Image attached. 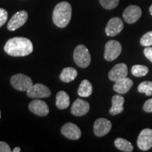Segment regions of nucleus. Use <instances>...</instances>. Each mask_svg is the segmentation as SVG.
<instances>
[{
  "label": "nucleus",
  "instance_id": "nucleus-26",
  "mask_svg": "<svg viewBox=\"0 0 152 152\" xmlns=\"http://www.w3.org/2000/svg\"><path fill=\"white\" fill-rule=\"evenodd\" d=\"M8 19V12L4 9L0 8V28L2 27L7 21Z\"/></svg>",
  "mask_w": 152,
  "mask_h": 152
},
{
  "label": "nucleus",
  "instance_id": "nucleus-25",
  "mask_svg": "<svg viewBox=\"0 0 152 152\" xmlns=\"http://www.w3.org/2000/svg\"><path fill=\"white\" fill-rule=\"evenodd\" d=\"M140 44L142 46L145 47L152 46V30L142 36L140 39Z\"/></svg>",
  "mask_w": 152,
  "mask_h": 152
},
{
  "label": "nucleus",
  "instance_id": "nucleus-16",
  "mask_svg": "<svg viewBox=\"0 0 152 152\" xmlns=\"http://www.w3.org/2000/svg\"><path fill=\"white\" fill-rule=\"evenodd\" d=\"M132 85V80L126 77L115 82L113 85V90L120 94H124L129 92Z\"/></svg>",
  "mask_w": 152,
  "mask_h": 152
},
{
  "label": "nucleus",
  "instance_id": "nucleus-9",
  "mask_svg": "<svg viewBox=\"0 0 152 152\" xmlns=\"http://www.w3.org/2000/svg\"><path fill=\"white\" fill-rule=\"evenodd\" d=\"M142 9L136 5H130L123 11V17L125 21L132 24L137 21L142 16Z\"/></svg>",
  "mask_w": 152,
  "mask_h": 152
},
{
  "label": "nucleus",
  "instance_id": "nucleus-17",
  "mask_svg": "<svg viewBox=\"0 0 152 152\" xmlns=\"http://www.w3.org/2000/svg\"><path fill=\"white\" fill-rule=\"evenodd\" d=\"M112 106L109 110V113L112 115H118L122 113L124 110L123 104L125 102V99L121 95H114L111 99Z\"/></svg>",
  "mask_w": 152,
  "mask_h": 152
},
{
  "label": "nucleus",
  "instance_id": "nucleus-27",
  "mask_svg": "<svg viewBox=\"0 0 152 152\" xmlns=\"http://www.w3.org/2000/svg\"><path fill=\"white\" fill-rule=\"evenodd\" d=\"M143 110L147 113H152V99L146 101L143 106Z\"/></svg>",
  "mask_w": 152,
  "mask_h": 152
},
{
  "label": "nucleus",
  "instance_id": "nucleus-12",
  "mask_svg": "<svg viewBox=\"0 0 152 152\" xmlns=\"http://www.w3.org/2000/svg\"><path fill=\"white\" fill-rule=\"evenodd\" d=\"M61 132L63 135L69 140H77L81 137L80 129L72 123H67L63 125Z\"/></svg>",
  "mask_w": 152,
  "mask_h": 152
},
{
  "label": "nucleus",
  "instance_id": "nucleus-15",
  "mask_svg": "<svg viewBox=\"0 0 152 152\" xmlns=\"http://www.w3.org/2000/svg\"><path fill=\"white\" fill-rule=\"evenodd\" d=\"M90 111V104L82 99H77L72 105L71 113L75 116H83Z\"/></svg>",
  "mask_w": 152,
  "mask_h": 152
},
{
  "label": "nucleus",
  "instance_id": "nucleus-7",
  "mask_svg": "<svg viewBox=\"0 0 152 152\" xmlns=\"http://www.w3.org/2000/svg\"><path fill=\"white\" fill-rule=\"evenodd\" d=\"M137 144L142 151H148L152 147V130L145 128L139 134Z\"/></svg>",
  "mask_w": 152,
  "mask_h": 152
},
{
  "label": "nucleus",
  "instance_id": "nucleus-29",
  "mask_svg": "<svg viewBox=\"0 0 152 152\" xmlns=\"http://www.w3.org/2000/svg\"><path fill=\"white\" fill-rule=\"evenodd\" d=\"M144 56L152 63V47H147V48L144 49Z\"/></svg>",
  "mask_w": 152,
  "mask_h": 152
},
{
  "label": "nucleus",
  "instance_id": "nucleus-11",
  "mask_svg": "<svg viewBox=\"0 0 152 152\" xmlns=\"http://www.w3.org/2000/svg\"><path fill=\"white\" fill-rule=\"evenodd\" d=\"M124 28L123 20L118 17H113L108 22L105 28V33L109 37H114L122 31Z\"/></svg>",
  "mask_w": 152,
  "mask_h": 152
},
{
  "label": "nucleus",
  "instance_id": "nucleus-4",
  "mask_svg": "<svg viewBox=\"0 0 152 152\" xmlns=\"http://www.w3.org/2000/svg\"><path fill=\"white\" fill-rule=\"evenodd\" d=\"M11 84L16 90L26 92L33 85L31 78L21 73L13 75L11 78Z\"/></svg>",
  "mask_w": 152,
  "mask_h": 152
},
{
  "label": "nucleus",
  "instance_id": "nucleus-2",
  "mask_svg": "<svg viewBox=\"0 0 152 152\" xmlns=\"http://www.w3.org/2000/svg\"><path fill=\"white\" fill-rule=\"evenodd\" d=\"M71 5L67 1H61L57 4L53 11V23L58 28H66L71 20Z\"/></svg>",
  "mask_w": 152,
  "mask_h": 152
},
{
  "label": "nucleus",
  "instance_id": "nucleus-31",
  "mask_svg": "<svg viewBox=\"0 0 152 152\" xmlns=\"http://www.w3.org/2000/svg\"><path fill=\"white\" fill-rule=\"evenodd\" d=\"M149 12H150V14L152 16V4L150 6V7H149Z\"/></svg>",
  "mask_w": 152,
  "mask_h": 152
},
{
  "label": "nucleus",
  "instance_id": "nucleus-5",
  "mask_svg": "<svg viewBox=\"0 0 152 152\" xmlns=\"http://www.w3.org/2000/svg\"><path fill=\"white\" fill-rule=\"evenodd\" d=\"M122 52L121 43L116 40H110L105 45L104 58L108 61H113L116 59Z\"/></svg>",
  "mask_w": 152,
  "mask_h": 152
},
{
  "label": "nucleus",
  "instance_id": "nucleus-6",
  "mask_svg": "<svg viewBox=\"0 0 152 152\" xmlns=\"http://www.w3.org/2000/svg\"><path fill=\"white\" fill-rule=\"evenodd\" d=\"M28 17V13L26 11H18L9 20L7 25V29L9 31H15L22 27L27 22Z\"/></svg>",
  "mask_w": 152,
  "mask_h": 152
},
{
  "label": "nucleus",
  "instance_id": "nucleus-32",
  "mask_svg": "<svg viewBox=\"0 0 152 152\" xmlns=\"http://www.w3.org/2000/svg\"><path fill=\"white\" fill-rule=\"evenodd\" d=\"M0 118H1V111H0Z\"/></svg>",
  "mask_w": 152,
  "mask_h": 152
},
{
  "label": "nucleus",
  "instance_id": "nucleus-24",
  "mask_svg": "<svg viewBox=\"0 0 152 152\" xmlns=\"http://www.w3.org/2000/svg\"><path fill=\"white\" fill-rule=\"evenodd\" d=\"M120 0H99L100 4L104 7V9L108 10L115 9L118 5Z\"/></svg>",
  "mask_w": 152,
  "mask_h": 152
},
{
  "label": "nucleus",
  "instance_id": "nucleus-1",
  "mask_svg": "<svg viewBox=\"0 0 152 152\" xmlns=\"http://www.w3.org/2000/svg\"><path fill=\"white\" fill-rule=\"evenodd\" d=\"M4 52L9 56L22 57L28 56L33 51V45L29 39L16 37L9 39L4 47Z\"/></svg>",
  "mask_w": 152,
  "mask_h": 152
},
{
  "label": "nucleus",
  "instance_id": "nucleus-18",
  "mask_svg": "<svg viewBox=\"0 0 152 152\" xmlns=\"http://www.w3.org/2000/svg\"><path fill=\"white\" fill-rule=\"evenodd\" d=\"M70 105V97L68 94L64 91H60L56 96V106L61 110L66 109Z\"/></svg>",
  "mask_w": 152,
  "mask_h": 152
},
{
  "label": "nucleus",
  "instance_id": "nucleus-8",
  "mask_svg": "<svg viewBox=\"0 0 152 152\" xmlns=\"http://www.w3.org/2000/svg\"><path fill=\"white\" fill-rule=\"evenodd\" d=\"M51 91L45 85L37 83L33 85L27 91V96L30 98L39 99V98H47L50 96Z\"/></svg>",
  "mask_w": 152,
  "mask_h": 152
},
{
  "label": "nucleus",
  "instance_id": "nucleus-10",
  "mask_svg": "<svg viewBox=\"0 0 152 152\" xmlns=\"http://www.w3.org/2000/svg\"><path fill=\"white\" fill-rule=\"evenodd\" d=\"M111 128L112 124L111 121L106 118H100L95 121L93 128L95 135L101 137L107 134L111 131Z\"/></svg>",
  "mask_w": 152,
  "mask_h": 152
},
{
  "label": "nucleus",
  "instance_id": "nucleus-19",
  "mask_svg": "<svg viewBox=\"0 0 152 152\" xmlns=\"http://www.w3.org/2000/svg\"><path fill=\"white\" fill-rule=\"evenodd\" d=\"M77 76V71L72 67H66L63 69L59 78L64 83H70L75 80Z\"/></svg>",
  "mask_w": 152,
  "mask_h": 152
},
{
  "label": "nucleus",
  "instance_id": "nucleus-23",
  "mask_svg": "<svg viewBox=\"0 0 152 152\" xmlns=\"http://www.w3.org/2000/svg\"><path fill=\"white\" fill-rule=\"evenodd\" d=\"M137 90L140 93H144L147 96L152 95V82L144 81L138 85Z\"/></svg>",
  "mask_w": 152,
  "mask_h": 152
},
{
  "label": "nucleus",
  "instance_id": "nucleus-3",
  "mask_svg": "<svg viewBox=\"0 0 152 152\" xmlns=\"http://www.w3.org/2000/svg\"><path fill=\"white\" fill-rule=\"evenodd\" d=\"M73 59L79 67L85 68L90 66L91 56L88 49L85 45H80L75 47L73 53Z\"/></svg>",
  "mask_w": 152,
  "mask_h": 152
},
{
  "label": "nucleus",
  "instance_id": "nucleus-30",
  "mask_svg": "<svg viewBox=\"0 0 152 152\" xmlns=\"http://www.w3.org/2000/svg\"><path fill=\"white\" fill-rule=\"evenodd\" d=\"M20 148L17 147H15L14 150H13V152H20Z\"/></svg>",
  "mask_w": 152,
  "mask_h": 152
},
{
  "label": "nucleus",
  "instance_id": "nucleus-13",
  "mask_svg": "<svg viewBox=\"0 0 152 152\" xmlns=\"http://www.w3.org/2000/svg\"><path fill=\"white\" fill-rule=\"evenodd\" d=\"M29 110L38 116H46L49 113V106L42 100L35 99L29 104Z\"/></svg>",
  "mask_w": 152,
  "mask_h": 152
},
{
  "label": "nucleus",
  "instance_id": "nucleus-21",
  "mask_svg": "<svg viewBox=\"0 0 152 152\" xmlns=\"http://www.w3.org/2000/svg\"><path fill=\"white\" fill-rule=\"evenodd\" d=\"M115 147L118 149L121 150L122 151L125 152H131L133 151L134 147H133L132 144L130 143L128 140H125L123 138H117L114 141Z\"/></svg>",
  "mask_w": 152,
  "mask_h": 152
},
{
  "label": "nucleus",
  "instance_id": "nucleus-22",
  "mask_svg": "<svg viewBox=\"0 0 152 152\" xmlns=\"http://www.w3.org/2000/svg\"><path fill=\"white\" fill-rule=\"evenodd\" d=\"M131 72L135 77H143L149 73V68L143 65H134L132 67Z\"/></svg>",
  "mask_w": 152,
  "mask_h": 152
},
{
  "label": "nucleus",
  "instance_id": "nucleus-20",
  "mask_svg": "<svg viewBox=\"0 0 152 152\" xmlns=\"http://www.w3.org/2000/svg\"><path fill=\"white\" fill-rule=\"evenodd\" d=\"M92 93V85L87 80H83L77 90V94L81 97H88Z\"/></svg>",
  "mask_w": 152,
  "mask_h": 152
},
{
  "label": "nucleus",
  "instance_id": "nucleus-28",
  "mask_svg": "<svg viewBox=\"0 0 152 152\" xmlns=\"http://www.w3.org/2000/svg\"><path fill=\"white\" fill-rule=\"evenodd\" d=\"M11 149L7 142H0V152H11Z\"/></svg>",
  "mask_w": 152,
  "mask_h": 152
},
{
  "label": "nucleus",
  "instance_id": "nucleus-14",
  "mask_svg": "<svg viewBox=\"0 0 152 152\" xmlns=\"http://www.w3.org/2000/svg\"><path fill=\"white\" fill-rule=\"evenodd\" d=\"M128 66L125 64H116L109 73V78L111 81L116 82L126 77L128 75Z\"/></svg>",
  "mask_w": 152,
  "mask_h": 152
}]
</instances>
